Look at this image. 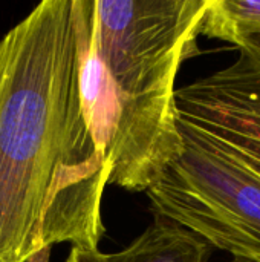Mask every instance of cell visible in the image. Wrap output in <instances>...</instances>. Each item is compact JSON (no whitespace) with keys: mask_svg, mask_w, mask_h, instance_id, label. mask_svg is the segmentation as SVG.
Returning a JSON list of instances; mask_svg holds the SVG:
<instances>
[{"mask_svg":"<svg viewBox=\"0 0 260 262\" xmlns=\"http://www.w3.org/2000/svg\"><path fill=\"white\" fill-rule=\"evenodd\" d=\"M89 0H44L0 40V262L98 250L109 167L81 95Z\"/></svg>","mask_w":260,"mask_h":262,"instance_id":"cell-1","label":"cell"},{"mask_svg":"<svg viewBox=\"0 0 260 262\" xmlns=\"http://www.w3.org/2000/svg\"><path fill=\"white\" fill-rule=\"evenodd\" d=\"M208 0H89L81 95L109 184L147 192L181 154L175 81Z\"/></svg>","mask_w":260,"mask_h":262,"instance_id":"cell-2","label":"cell"},{"mask_svg":"<svg viewBox=\"0 0 260 262\" xmlns=\"http://www.w3.org/2000/svg\"><path fill=\"white\" fill-rule=\"evenodd\" d=\"M176 126L181 154L146 192L153 213L236 259L260 262V175L211 137Z\"/></svg>","mask_w":260,"mask_h":262,"instance_id":"cell-3","label":"cell"},{"mask_svg":"<svg viewBox=\"0 0 260 262\" xmlns=\"http://www.w3.org/2000/svg\"><path fill=\"white\" fill-rule=\"evenodd\" d=\"M176 120L211 137L260 175V71L248 55L175 91Z\"/></svg>","mask_w":260,"mask_h":262,"instance_id":"cell-4","label":"cell"},{"mask_svg":"<svg viewBox=\"0 0 260 262\" xmlns=\"http://www.w3.org/2000/svg\"><path fill=\"white\" fill-rule=\"evenodd\" d=\"M211 247L184 226L158 218L127 249L98 253V262H208Z\"/></svg>","mask_w":260,"mask_h":262,"instance_id":"cell-5","label":"cell"},{"mask_svg":"<svg viewBox=\"0 0 260 262\" xmlns=\"http://www.w3.org/2000/svg\"><path fill=\"white\" fill-rule=\"evenodd\" d=\"M253 32H260V0H208L199 34L236 46Z\"/></svg>","mask_w":260,"mask_h":262,"instance_id":"cell-6","label":"cell"},{"mask_svg":"<svg viewBox=\"0 0 260 262\" xmlns=\"http://www.w3.org/2000/svg\"><path fill=\"white\" fill-rule=\"evenodd\" d=\"M241 52L250 57V60L254 63V66L260 71V32H253L241 38V41L236 45Z\"/></svg>","mask_w":260,"mask_h":262,"instance_id":"cell-7","label":"cell"},{"mask_svg":"<svg viewBox=\"0 0 260 262\" xmlns=\"http://www.w3.org/2000/svg\"><path fill=\"white\" fill-rule=\"evenodd\" d=\"M100 250H81L72 247L66 262H98Z\"/></svg>","mask_w":260,"mask_h":262,"instance_id":"cell-8","label":"cell"},{"mask_svg":"<svg viewBox=\"0 0 260 262\" xmlns=\"http://www.w3.org/2000/svg\"><path fill=\"white\" fill-rule=\"evenodd\" d=\"M230 262H253V261H247V259H236V258H233Z\"/></svg>","mask_w":260,"mask_h":262,"instance_id":"cell-9","label":"cell"}]
</instances>
